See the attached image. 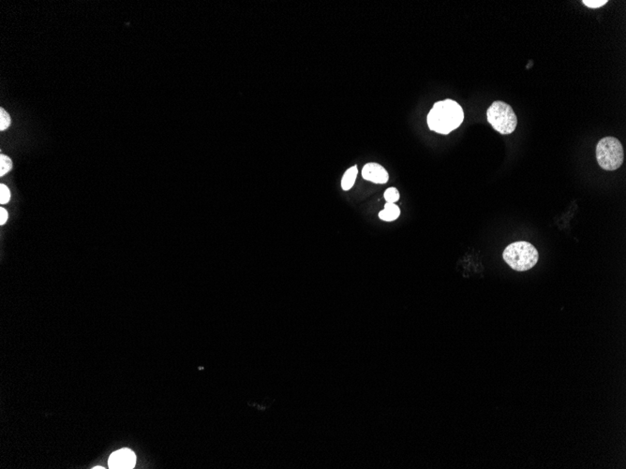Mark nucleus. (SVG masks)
Here are the masks:
<instances>
[{
	"mask_svg": "<svg viewBox=\"0 0 626 469\" xmlns=\"http://www.w3.org/2000/svg\"><path fill=\"white\" fill-rule=\"evenodd\" d=\"M463 120V109L453 100L436 102L427 117L430 130L444 135L457 130Z\"/></svg>",
	"mask_w": 626,
	"mask_h": 469,
	"instance_id": "f257e3e1",
	"label": "nucleus"
},
{
	"mask_svg": "<svg viewBox=\"0 0 626 469\" xmlns=\"http://www.w3.org/2000/svg\"><path fill=\"white\" fill-rule=\"evenodd\" d=\"M608 3L607 0H583V4L591 9H597Z\"/></svg>",
	"mask_w": 626,
	"mask_h": 469,
	"instance_id": "ddd939ff",
	"label": "nucleus"
},
{
	"mask_svg": "<svg viewBox=\"0 0 626 469\" xmlns=\"http://www.w3.org/2000/svg\"><path fill=\"white\" fill-rule=\"evenodd\" d=\"M8 218H9L8 212L6 211V209L1 207L0 208V225L1 226L6 224V222L8 221Z\"/></svg>",
	"mask_w": 626,
	"mask_h": 469,
	"instance_id": "4468645a",
	"label": "nucleus"
},
{
	"mask_svg": "<svg viewBox=\"0 0 626 469\" xmlns=\"http://www.w3.org/2000/svg\"><path fill=\"white\" fill-rule=\"evenodd\" d=\"M384 200L388 203H396L400 200V192L397 188L395 187H389L385 190L384 194Z\"/></svg>",
	"mask_w": 626,
	"mask_h": 469,
	"instance_id": "9d476101",
	"label": "nucleus"
},
{
	"mask_svg": "<svg viewBox=\"0 0 626 469\" xmlns=\"http://www.w3.org/2000/svg\"><path fill=\"white\" fill-rule=\"evenodd\" d=\"M400 216V209L396 203L386 202L383 210L379 213V218L383 221L392 222L399 218Z\"/></svg>",
	"mask_w": 626,
	"mask_h": 469,
	"instance_id": "0eeeda50",
	"label": "nucleus"
},
{
	"mask_svg": "<svg viewBox=\"0 0 626 469\" xmlns=\"http://www.w3.org/2000/svg\"><path fill=\"white\" fill-rule=\"evenodd\" d=\"M503 258L513 270L524 272L535 266L539 254L531 243L521 241L509 245L504 251Z\"/></svg>",
	"mask_w": 626,
	"mask_h": 469,
	"instance_id": "f03ea898",
	"label": "nucleus"
},
{
	"mask_svg": "<svg viewBox=\"0 0 626 469\" xmlns=\"http://www.w3.org/2000/svg\"><path fill=\"white\" fill-rule=\"evenodd\" d=\"M10 200H11V191L9 187L6 184H0V203L6 204L10 201Z\"/></svg>",
	"mask_w": 626,
	"mask_h": 469,
	"instance_id": "f8f14e48",
	"label": "nucleus"
},
{
	"mask_svg": "<svg viewBox=\"0 0 626 469\" xmlns=\"http://www.w3.org/2000/svg\"><path fill=\"white\" fill-rule=\"evenodd\" d=\"M363 178L374 184H385L389 180L387 170L378 163L370 162L364 166L362 169Z\"/></svg>",
	"mask_w": 626,
	"mask_h": 469,
	"instance_id": "423d86ee",
	"label": "nucleus"
},
{
	"mask_svg": "<svg viewBox=\"0 0 626 469\" xmlns=\"http://www.w3.org/2000/svg\"><path fill=\"white\" fill-rule=\"evenodd\" d=\"M12 124V119L10 115L4 110L3 108H0V131H6Z\"/></svg>",
	"mask_w": 626,
	"mask_h": 469,
	"instance_id": "9b49d317",
	"label": "nucleus"
},
{
	"mask_svg": "<svg viewBox=\"0 0 626 469\" xmlns=\"http://www.w3.org/2000/svg\"><path fill=\"white\" fill-rule=\"evenodd\" d=\"M624 148L614 137H605L596 145V159L602 169L615 170L624 163Z\"/></svg>",
	"mask_w": 626,
	"mask_h": 469,
	"instance_id": "7ed1b4c3",
	"label": "nucleus"
},
{
	"mask_svg": "<svg viewBox=\"0 0 626 469\" xmlns=\"http://www.w3.org/2000/svg\"><path fill=\"white\" fill-rule=\"evenodd\" d=\"M13 169V160L6 155H0V176L6 175Z\"/></svg>",
	"mask_w": 626,
	"mask_h": 469,
	"instance_id": "1a4fd4ad",
	"label": "nucleus"
},
{
	"mask_svg": "<svg viewBox=\"0 0 626 469\" xmlns=\"http://www.w3.org/2000/svg\"><path fill=\"white\" fill-rule=\"evenodd\" d=\"M136 456L129 449H122L114 452L109 459V467L114 469H131L135 467Z\"/></svg>",
	"mask_w": 626,
	"mask_h": 469,
	"instance_id": "39448f33",
	"label": "nucleus"
},
{
	"mask_svg": "<svg viewBox=\"0 0 626 469\" xmlns=\"http://www.w3.org/2000/svg\"><path fill=\"white\" fill-rule=\"evenodd\" d=\"M487 118L492 128L501 134H510L516 130L518 118L510 105L495 101L487 109Z\"/></svg>",
	"mask_w": 626,
	"mask_h": 469,
	"instance_id": "20e7f679",
	"label": "nucleus"
},
{
	"mask_svg": "<svg viewBox=\"0 0 626 469\" xmlns=\"http://www.w3.org/2000/svg\"><path fill=\"white\" fill-rule=\"evenodd\" d=\"M357 174H358L357 166H352L345 171L341 180V187L343 190L347 191L352 188L356 180Z\"/></svg>",
	"mask_w": 626,
	"mask_h": 469,
	"instance_id": "6e6552de",
	"label": "nucleus"
}]
</instances>
